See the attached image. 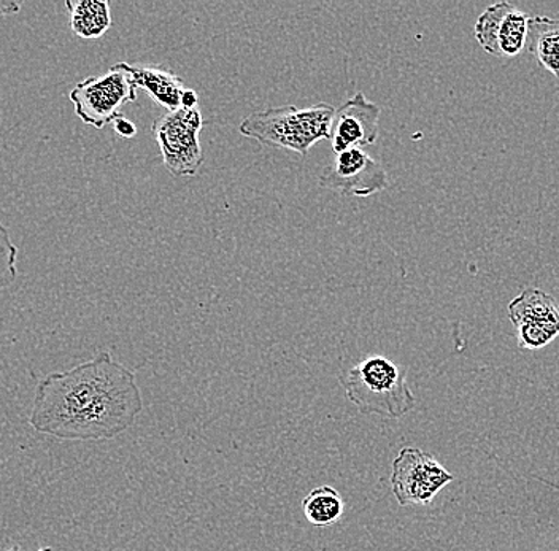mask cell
Returning <instances> with one entry per match:
<instances>
[{"mask_svg":"<svg viewBox=\"0 0 559 551\" xmlns=\"http://www.w3.org/2000/svg\"><path fill=\"white\" fill-rule=\"evenodd\" d=\"M142 410L134 372L100 351L38 382L29 424L59 441H110L128 431Z\"/></svg>","mask_w":559,"mask_h":551,"instance_id":"6da1fadb","label":"cell"},{"mask_svg":"<svg viewBox=\"0 0 559 551\" xmlns=\"http://www.w3.org/2000/svg\"><path fill=\"white\" fill-rule=\"evenodd\" d=\"M345 396L362 415L405 417L414 410L415 396L408 388L407 371L386 356H367L338 376Z\"/></svg>","mask_w":559,"mask_h":551,"instance_id":"7a4b0ae2","label":"cell"},{"mask_svg":"<svg viewBox=\"0 0 559 551\" xmlns=\"http://www.w3.org/2000/svg\"><path fill=\"white\" fill-rule=\"evenodd\" d=\"M335 108L326 103L312 107L283 106L257 111L239 125L248 139L306 156L313 145L331 141Z\"/></svg>","mask_w":559,"mask_h":551,"instance_id":"3957f363","label":"cell"},{"mask_svg":"<svg viewBox=\"0 0 559 551\" xmlns=\"http://www.w3.org/2000/svg\"><path fill=\"white\" fill-rule=\"evenodd\" d=\"M138 85L128 62H117L103 75L87 76L70 91L75 115L91 128L103 129L122 117L121 108L138 100Z\"/></svg>","mask_w":559,"mask_h":551,"instance_id":"277c9868","label":"cell"},{"mask_svg":"<svg viewBox=\"0 0 559 551\" xmlns=\"http://www.w3.org/2000/svg\"><path fill=\"white\" fill-rule=\"evenodd\" d=\"M202 125L204 120L201 110H188L183 107L167 111L153 123L152 131L159 145L164 167L174 177L198 176L204 163V153L199 141Z\"/></svg>","mask_w":559,"mask_h":551,"instance_id":"5b68a950","label":"cell"},{"mask_svg":"<svg viewBox=\"0 0 559 551\" xmlns=\"http://www.w3.org/2000/svg\"><path fill=\"white\" fill-rule=\"evenodd\" d=\"M454 477L435 456L404 446L393 462L391 490L401 507L429 505Z\"/></svg>","mask_w":559,"mask_h":551,"instance_id":"8992f818","label":"cell"},{"mask_svg":"<svg viewBox=\"0 0 559 551\" xmlns=\"http://www.w3.org/2000/svg\"><path fill=\"white\" fill-rule=\"evenodd\" d=\"M321 188L342 196L369 197L388 188V176L382 166L362 148L334 153L318 180Z\"/></svg>","mask_w":559,"mask_h":551,"instance_id":"52a82bcc","label":"cell"},{"mask_svg":"<svg viewBox=\"0 0 559 551\" xmlns=\"http://www.w3.org/2000/svg\"><path fill=\"white\" fill-rule=\"evenodd\" d=\"M523 350H540L559 337V307L539 288L524 289L507 307Z\"/></svg>","mask_w":559,"mask_h":551,"instance_id":"ba28073f","label":"cell"},{"mask_svg":"<svg viewBox=\"0 0 559 551\" xmlns=\"http://www.w3.org/2000/svg\"><path fill=\"white\" fill-rule=\"evenodd\" d=\"M527 19L522 10L509 2L488 7L475 23V38L488 55L510 59L527 48Z\"/></svg>","mask_w":559,"mask_h":551,"instance_id":"9c48e42d","label":"cell"},{"mask_svg":"<svg viewBox=\"0 0 559 551\" xmlns=\"http://www.w3.org/2000/svg\"><path fill=\"white\" fill-rule=\"evenodd\" d=\"M380 107L362 93H356L335 110L331 143L334 153L365 148L379 137Z\"/></svg>","mask_w":559,"mask_h":551,"instance_id":"30bf717a","label":"cell"},{"mask_svg":"<svg viewBox=\"0 0 559 551\" xmlns=\"http://www.w3.org/2000/svg\"><path fill=\"white\" fill-rule=\"evenodd\" d=\"M129 72L138 88L148 93L157 106L167 108L169 111L181 107V96L187 88L180 76L163 69L132 64H129Z\"/></svg>","mask_w":559,"mask_h":551,"instance_id":"8fae6325","label":"cell"},{"mask_svg":"<svg viewBox=\"0 0 559 551\" xmlns=\"http://www.w3.org/2000/svg\"><path fill=\"white\" fill-rule=\"evenodd\" d=\"M66 9L70 15V27L80 38H100L111 27L110 3L107 0H68Z\"/></svg>","mask_w":559,"mask_h":551,"instance_id":"7c38bea8","label":"cell"},{"mask_svg":"<svg viewBox=\"0 0 559 551\" xmlns=\"http://www.w3.org/2000/svg\"><path fill=\"white\" fill-rule=\"evenodd\" d=\"M527 48L537 62L559 79V20L533 16L527 21Z\"/></svg>","mask_w":559,"mask_h":551,"instance_id":"4fadbf2b","label":"cell"},{"mask_svg":"<svg viewBox=\"0 0 559 551\" xmlns=\"http://www.w3.org/2000/svg\"><path fill=\"white\" fill-rule=\"evenodd\" d=\"M302 511L307 522L313 526H332L345 512L344 498L330 484L314 488L302 501Z\"/></svg>","mask_w":559,"mask_h":551,"instance_id":"5bb4252c","label":"cell"},{"mask_svg":"<svg viewBox=\"0 0 559 551\" xmlns=\"http://www.w3.org/2000/svg\"><path fill=\"white\" fill-rule=\"evenodd\" d=\"M17 247L9 229L0 223V291L15 284L17 278Z\"/></svg>","mask_w":559,"mask_h":551,"instance_id":"9a60e30c","label":"cell"},{"mask_svg":"<svg viewBox=\"0 0 559 551\" xmlns=\"http://www.w3.org/2000/svg\"><path fill=\"white\" fill-rule=\"evenodd\" d=\"M115 132L122 139H132L138 135V128L132 121H129L128 118L120 117L114 123Z\"/></svg>","mask_w":559,"mask_h":551,"instance_id":"2e32d148","label":"cell"},{"mask_svg":"<svg viewBox=\"0 0 559 551\" xmlns=\"http://www.w3.org/2000/svg\"><path fill=\"white\" fill-rule=\"evenodd\" d=\"M20 2H13V0H0V16L17 15V13H20Z\"/></svg>","mask_w":559,"mask_h":551,"instance_id":"e0dca14e","label":"cell"},{"mask_svg":"<svg viewBox=\"0 0 559 551\" xmlns=\"http://www.w3.org/2000/svg\"><path fill=\"white\" fill-rule=\"evenodd\" d=\"M198 93L192 89H185L183 96H181V107L188 108V110H194V108H198Z\"/></svg>","mask_w":559,"mask_h":551,"instance_id":"ac0fdd59","label":"cell"},{"mask_svg":"<svg viewBox=\"0 0 559 551\" xmlns=\"http://www.w3.org/2000/svg\"><path fill=\"white\" fill-rule=\"evenodd\" d=\"M3 551H21V550H20V547H10V549L3 550ZM37 551H52V549H50V547H45V549H40Z\"/></svg>","mask_w":559,"mask_h":551,"instance_id":"d6986e66","label":"cell"}]
</instances>
